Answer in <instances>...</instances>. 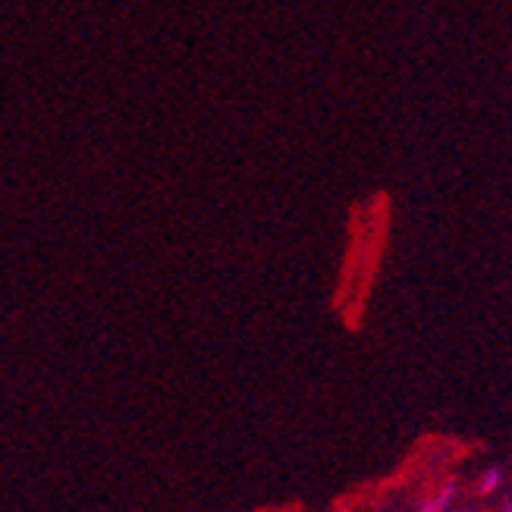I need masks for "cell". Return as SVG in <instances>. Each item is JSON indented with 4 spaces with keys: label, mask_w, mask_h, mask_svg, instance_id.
<instances>
[{
    "label": "cell",
    "mask_w": 512,
    "mask_h": 512,
    "mask_svg": "<svg viewBox=\"0 0 512 512\" xmlns=\"http://www.w3.org/2000/svg\"><path fill=\"white\" fill-rule=\"evenodd\" d=\"M494 484H497V472L487 475V481H484V491H494Z\"/></svg>",
    "instance_id": "obj_1"
}]
</instances>
